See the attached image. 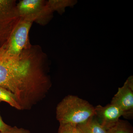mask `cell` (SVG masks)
Segmentation results:
<instances>
[{"label":"cell","mask_w":133,"mask_h":133,"mask_svg":"<svg viewBox=\"0 0 133 133\" xmlns=\"http://www.w3.org/2000/svg\"><path fill=\"white\" fill-rule=\"evenodd\" d=\"M95 115V107L75 95L65 97L56 108V118L59 124L68 123L77 126L85 123Z\"/></svg>","instance_id":"7a4b0ae2"},{"label":"cell","mask_w":133,"mask_h":133,"mask_svg":"<svg viewBox=\"0 0 133 133\" xmlns=\"http://www.w3.org/2000/svg\"><path fill=\"white\" fill-rule=\"evenodd\" d=\"M1 102L0 101V103ZM9 126L3 122L1 115H0V132H2V131L5 130Z\"/></svg>","instance_id":"4fadbf2b"},{"label":"cell","mask_w":133,"mask_h":133,"mask_svg":"<svg viewBox=\"0 0 133 133\" xmlns=\"http://www.w3.org/2000/svg\"><path fill=\"white\" fill-rule=\"evenodd\" d=\"M111 104L117 106L123 111L124 117L132 118L133 115V86L132 79L119 88L112 98Z\"/></svg>","instance_id":"8992f818"},{"label":"cell","mask_w":133,"mask_h":133,"mask_svg":"<svg viewBox=\"0 0 133 133\" xmlns=\"http://www.w3.org/2000/svg\"><path fill=\"white\" fill-rule=\"evenodd\" d=\"M0 133H31L29 130L22 128H18L16 126H9L5 130Z\"/></svg>","instance_id":"7c38bea8"},{"label":"cell","mask_w":133,"mask_h":133,"mask_svg":"<svg viewBox=\"0 0 133 133\" xmlns=\"http://www.w3.org/2000/svg\"><path fill=\"white\" fill-rule=\"evenodd\" d=\"M47 61L39 45H32L17 55L0 47V87L15 96L21 110L31 109L51 88Z\"/></svg>","instance_id":"6da1fadb"},{"label":"cell","mask_w":133,"mask_h":133,"mask_svg":"<svg viewBox=\"0 0 133 133\" xmlns=\"http://www.w3.org/2000/svg\"><path fill=\"white\" fill-rule=\"evenodd\" d=\"M15 0H0V47L9 39L20 20Z\"/></svg>","instance_id":"277c9868"},{"label":"cell","mask_w":133,"mask_h":133,"mask_svg":"<svg viewBox=\"0 0 133 133\" xmlns=\"http://www.w3.org/2000/svg\"><path fill=\"white\" fill-rule=\"evenodd\" d=\"M107 131L108 133H133L132 127L129 123L120 119L114 127Z\"/></svg>","instance_id":"30bf717a"},{"label":"cell","mask_w":133,"mask_h":133,"mask_svg":"<svg viewBox=\"0 0 133 133\" xmlns=\"http://www.w3.org/2000/svg\"><path fill=\"white\" fill-rule=\"evenodd\" d=\"M58 133H78L75 125L68 123H60Z\"/></svg>","instance_id":"8fae6325"},{"label":"cell","mask_w":133,"mask_h":133,"mask_svg":"<svg viewBox=\"0 0 133 133\" xmlns=\"http://www.w3.org/2000/svg\"><path fill=\"white\" fill-rule=\"evenodd\" d=\"M17 8L21 18L42 26L48 23L52 11L48 1L44 0H21L17 3Z\"/></svg>","instance_id":"3957f363"},{"label":"cell","mask_w":133,"mask_h":133,"mask_svg":"<svg viewBox=\"0 0 133 133\" xmlns=\"http://www.w3.org/2000/svg\"><path fill=\"white\" fill-rule=\"evenodd\" d=\"M78 133H108L94 116L83 124L76 126Z\"/></svg>","instance_id":"ba28073f"},{"label":"cell","mask_w":133,"mask_h":133,"mask_svg":"<svg viewBox=\"0 0 133 133\" xmlns=\"http://www.w3.org/2000/svg\"><path fill=\"white\" fill-rule=\"evenodd\" d=\"M95 118L107 131L118 123L121 116L124 115L119 108L111 103L105 107L98 105L95 107Z\"/></svg>","instance_id":"52a82bcc"},{"label":"cell","mask_w":133,"mask_h":133,"mask_svg":"<svg viewBox=\"0 0 133 133\" xmlns=\"http://www.w3.org/2000/svg\"><path fill=\"white\" fill-rule=\"evenodd\" d=\"M33 23L21 18L9 40L2 45L8 52L12 55H19L31 47L32 44L30 41L29 33Z\"/></svg>","instance_id":"5b68a950"},{"label":"cell","mask_w":133,"mask_h":133,"mask_svg":"<svg viewBox=\"0 0 133 133\" xmlns=\"http://www.w3.org/2000/svg\"><path fill=\"white\" fill-rule=\"evenodd\" d=\"M0 101H4L8 103L12 107L17 110H21L15 96L7 90L0 87Z\"/></svg>","instance_id":"9c48e42d"}]
</instances>
